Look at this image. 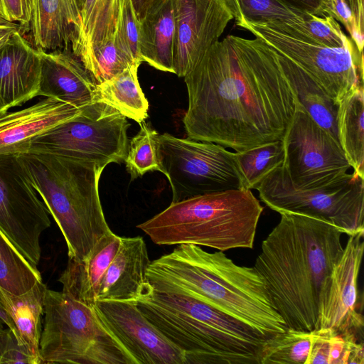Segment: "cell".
<instances>
[{"mask_svg":"<svg viewBox=\"0 0 364 364\" xmlns=\"http://www.w3.org/2000/svg\"><path fill=\"white\" fill-rule=\"evenodd\" d=\"M184 81L188 138L236 151L282 140L299 103L275 50L258 38L218 40Z\"/></svg>","mask_w":364,"mask_h":364,"instance_id":"1","label":"cell"},{"mask_svg":"<svg viewBox=\"0 0 364 364\" xmlns=\"http://www.w3.org/2000/svg\"><path fill=\"white\" fill-rule=\"evenodd\" d=\"M280 215L253 267L287 328L311 331L316 327L321 288L343 250L344 233L315 218Z\"/></svg>","mask_w":364,"mask_h":364,"instance_id":"2","label":"cell"},{"mask_svg":"<svg viewBox=\"0 0 364 364\" xmlns=\"http://www.w3.org/2000/svg\"><path fill=\"white\" fill-rule=\"evenodd\" d=\"M146 278L154 290L203 301L245 324L264 340L287 328L255 269L237 265L222 251L178 245L150 262Z\"/></svg>","mask_w":364,"mask_h":364,"instance_id":"3","label":"cell"},{"mask_svg":"<svg viewBox=\"0 0 364 364\" xmlns=\"http://www.w3.org/2000/svg\"><path fill=\"white\" fill-rule=\"evenodd\" d=\"M146 318L184 354V364H259L264 341L252 328L191 296L151 286L137 301Z\"/></svg>","mask_w":364,"mask_h":364,"instance_id":"4","label":"cell"},{"mask_svg":"<svg viewBox=\"0 0 364 364\" xmlns=\"http://www.w3.org/2000/svg\"><path fill=\"white\" fill-rule=\"evenodd\" d=\"M18 157L65 238L68 259L86 258L98 241L112 232L99 195L106 165L41 151Z\"/></svg>","mask_w":364,"mask_h":364,"instance_id":"5","label":"cell"},{"mask_svg":"<svg viewBox=\"0 0 364 364\" xmlns=\"http://www.w3.org/2000/svg\"><path fill=\"white\" fill-rule=\"evenodd\" d=\"M263 209L251 190L218 191L171 202L137 228L160 245L251 249Z\"/></svg>","mask_w":364,"mask_h":364,"instance_id":"6","label":"cell"},{"mask_svg":"<svg viewBox=\"0 0 364 364\" xmlns=\"http://www.w3.org/2000/svg\"><path fill=\"white\" fill-rule=\"evenodd\" d=\"M39 352L42 364H136L93 308L47 289Z\"/></svg>","mask_w":364,"mask_h":364,"instance_id":"7","label":"cell"},{"mask_svg":"<svg viewBox=\"0 0 364 364\" xmlns=\"http://www.w3.org/2000/svg\"><path fill=\"white\" fill-rule=\"evenodd\" d=\"M256 189L260 200L279 214L315 218L348 235L364 232V178L355 171L323 186L300 188L282 165L265 176Z\"/></svg>","mask_w":364,"mask_h":364,"instance_id":"8","label":"cell"},{"mask_svg":"<svg viewBox=\"0 0 364 364\" xmlns=\"http://www.w3.org/2000/svg\"><path fill=\"white\" fill-rule=\"evenodd\" d=\"M159 171L168 178L172 203L198 195L245 189L235 152L221 145L158 134Z\"/></svg>","mask_w":364,"mask_h":364,"instance_id":"9","label":"cell"},{"mask_svg":"<svg viewBox=\"0 0 364 364\" xmlns=\"http://www.w3.org/2000/svg\"><path fill=\"white\" fill-rule=\"evenodd\" d=\"M80 112L35 136L28 151L48 152L107 165L127 154V117L113 107L93 102Z\"/></svg>","mask_w":364,"mask_h":364,"instance_id":"10","label":"cell"},{"mask_svg":"<svg viewBox=\"0 0 364 364\" xmlns=\"http://www.w3.org/2000/svg\"><path fill=\"white\" fill-rule=\"evenodd\" d=\"M237 26L250 31L285 55L308 72L337 104L352 89L363 86V53L352 41L341 48H330L304 41L262 23L244 19Z\"/></svg>","mask_w":364,"mask_h":364,"instance_id":"11","label":"cell"},{"mask_svg":"<svg viewBox=\"0 0 364 364\" xmlns=\"http://www.w3.org/2000/svg\"><path fill=\"white\" fill-rule=\"evenodd\" d=\"M38 194L18 154H1L0 228L35 267L41 257V235L50 225Z\"/></svg>","mask_w":364,"mask_h":364,"instance_id":"12","label":"cell"},{"mask_svg":"<svg viewBox=\"0 0 364 364\" xmlns=\"http://www.w3.org/2000/svg\"><path fill=\"white\" fill-rule=\"evenodd\" d=\"M282 141V165L298 188L327 185L352 168L339 142L310 117L300 102Z\"/></svg>","mask_w":364,"mask_h":364,"instance_id":"13","label":"cell"},{"mask_svg":"<svg viewBox=\"0 0 364 364\" xmlns=\"http://www.w3.org/2000/svg\"><path fill=\"white\" fill-rule=\"evenodd\" d=\"M364 232L349 235L343 250L325 278L319 293L317 328L353 333L363 339L358 279L364 251ZM314 329V330H315Z\"/></svg>","mask_w":364,"mask_h":364,"instance_id":"14","label":"cell"},{"mask_svg":"<svg viewBox=\"0 0 364 364\" xmlns=\"http://www.w3.org/2000/svg\"><path fill=\"white\" fill-rule=\"evenodd\" d=\"M173 73L184 77L234 17L224 0H173Z\"/></svg>","mask_w":364,"mask_h":364,"instance_id":"15","label":"cell"},{"mask_svg":"<svg viewBox=\"0 0 364 364\" xmlns=\"http://www.w3.org/2000/svg\"><path fill=\"white\" fill-rule=\"evenodd\" d=\"M93 309L136 364H184L183 352L146 318L136 302L97 301Z\"/></svg>","mask_w":364,"mask_h":364,"instance_id":"16","label":"cell"},{"mask_svg":"<svg viewBox=\"0 0 364 364\" xmlns=\"http://www.w3.org/2000/svg\"><path fill=\"white\" fill-rule=\"evenodd\" d=\"M41 50L16 32L0 48V102L9 109L38 96Z\"/></svg>","mask_w":364,"mask_h":364,"instance_id":"17","label":"cell"},{"mask_svg":"<svg viewBox=\"0 0 364 364\" xmlns=\"http://www.w3.org/2000/svg\"><path fill=\"white\" fill-rule=\"evenodd\" d=\"M80 112V109L53 97L6 112L0 115V155L27 152L35 136Z\"/></svg>","mask_w":364,"mask_h":364,"instance_id":"18","label":"cell"},{"mask_svg":"<svg viewBox=\"0 0 364 364\" xmlns=\"http://www.w3.org/2000/svg\"><path fill=\"white\" fill-rule=\"evenodd\" d=\"M150 262L142 237H121L119 248L102 279L95 301L136 303L150 287L146 278Z\"/></svg>","mask_w":364,"mask_h":364,"instance_id":"19","label":"cell"},{"mask_svg":"<svg viewBox=\"0 0 364 364\" xmlns=\"http://www.w3.org/2000/svg\"><path fill=\"white\" fill-rule=\"evenodd\" d=\"M68 50H40L38 96L53 97L80 109L94 102L97 84L80 59Z\"/></svg>","mask_w":364,"mask_h":364,"instance_id":"20","label":"cell"},{"mask_svg":"<svg viewBox=\"0 0 364 364\" xmlns=\"http://www.w3.org/2000/svg\"><path fill=\"white\" fill-rule=\"evenodd\" d=\"M121 237L111 232L98 241L86 258L68 259L58 279L63 291L93 308L100 284L119 248Z\"/></svg>","mask_w":364,"mask_h":364,"instance_id":"21","label":"cell"},{"mask_svg":"<svg viewBox=\"0 0 364 364\" xmlns=\"http://www.w3.org/2000/svg\"><path fill=\"white\" fill-rule=\"evenodd\" d=\"M46 289L42 281L20 295L11 294L0 287V321L12 331L18 343L30 351L38 364H42L39 343Z\"/></svg>","mask_w":364,"mask_h":364,"instance_id":"22","label":"cell"},{"mask_svg":"<svg viewBox=\"0 0 364 364\" xmlns=\"http://www.w3.org/2000/svg\"><path fill=\"white\" fill-rule=\"evenodd\" d=\"M80 23L76 0H33L29 29L36 48L68 50Z\"/></svg>","mask_w":364,"mask_h":364,"instance_id":"23","label":"cell"},{"mask_svg":"<svg viewBox=\"0 0 364 364\" xmlns=\"http://www.w3.org/2000/svg\"><path fill=\"white\" fill-rule=\"evenodd\" d=\"M139 23V52L142 62L161 71L173 73V0H153Z\"/></svg>","mask_w":364,"mask_h":364,"instance_id":"24","label":"cell"},{"mask_svg":"<svg viewBox=\"0 0 364 364\" xmlns=\"http://www.w3.org/2000/svg\"><path fill=\"white\" fill-rule=\"evenodd\" d=\"M275 51L301 105L319 126L339 142L336 120L338 104L308 72L285 55Z\"/></svg>","mask_w":364,"mask_h":364,"instance_id":"25","label":"cell"},{"mask_svg":"<svg viewBox=\"0 0 364 364\" xmlns=\"http://www.w3.org/2000/svg\"><path fill=\"white\" fill-rule=\"evenodd\" d=\"M78 9L80 23L71 50L87 70L95 50L114 33L119 0H84Z\"/></svg>","mask_w":364,"mask_h":364,"instance_id":"26","label":"cell"},{"mask_svg":"<svg viewBox=\"0 0 364 364\" xmlns=\"http://www.w3.org/2000/svg\"><path fill=\"white\" fill-rule=\"evenodd\" d=\"M364 88L357 86L338 104L337 130L340 145L346 158L360 177L364 178Z\"/></svg>","mask_w":364,"mask_h":364,"instance_id":"27","label":"cell"},{"mask_svg":"<svg viewBox=\"0 0 364 364\" xmlns=\"http://www.w3.org/2000/svg\"><path fill=\"white\" fill-rule=\"evenodd\" d=\"M135 62L111 79L97 84L94 102L106 103L139 124L148 117L149 103L138 80Z\"/></svg>","mask_w":364,"mask_h":364,"instance_id":"28","label":"cell"},{"mask_svg":"<svg viewBox=\"0 0 364 364\" xmlns=\"http://www.w3.org/2000/svg\"><path fill=\"white\" fill-rule=\"evenodd\" d=\"M234 19L256 23L296 26L315 16L295 9L282 0H224Z\"/></svg>","mask_w":364,"mask_h":364,"instance_id":"29","label":"cell"},{"mask_svg":"<svg viewBox=\"0 0 364 364\" xmlns=\"http://www.w3.org/2000/svg\"><path fill=\"white\" fill-rule=\"evenodd\" d=\"M40 281L38 268L27 261L0 228V287L20 295Z\"/></svg>","mask_w":364,"mask_h":364,"instance_id":"30","label":"cell"},{"mask_svg":"<svg viewBox=\"0 0 364 364\" xmlns=\"http://www.w3.org/2000/svg\"><path fill=\"white\" fill-rule=\"evenodd\" d=\"M245 189H256L271 171L284 161L282 140H277L235 152Z\"/></svg>","mask_w":364,"mask_h":364,"instance_id":"31","label":"cell"},{"mask_svg":"<svg viewBox=\"0 0 364 364\" xmlns=\"http://www.w3.org/2000/svg\"><path fill=\"white\" fill-rule=\"evenodd\" d=\"M311 341V331L287 328L262 342L259 364H305Z\"/></svg>","mask_w":364,"mask_h":364,"instance_id":"32","label":"cell"},{"mask_svg":"<svg viewBox=\"0 0 364 364\" xmlns=\"http://www.w3.org/2000/svg\"><path fill=\"white\" fill-rule=\"evenodd\" d=\"M140 131L129 142L124 159L131 179L142 176L148 171L160 170L156 156L159 133L146 124H140Z\"/></svg>","mask_w":364,"mask_h":364,"instance_id":"33","label":"cell"},{"mask_svg":"<svg viewBox=\"0 0 364 364\" xmlns=\"http://www.w3.org/2000/svg\"><path fill=\"white\" fill-rule=\"evenodd\" d=\"M134 63L119 47L114 33L95 50L87 71L95 82L100 84Z\"/></svg>","mask_w":364,"mask_h":364,"instance_id":"34","label":"cell"},{"mask_svg":"<svg viewBox=\"0 0 364 364\" xmlns=\"http://www.w3.org/2000/svg\"><path fill=\"white\" fill-rule=\"evenodd\" d=\"M139 24L132 0H119L114 30L116 41L133 62L142 63L139 52Z\"/></svg>","mask_w":364,"mask_h":364,"instance_id":"35","label":"cell"},{"mask_svg":"<svg viewBox=\"0 0 364 364\" xmlns=\"http://www.w3.org/2000/svg\"><path fill=\"white\" fill-rule=\"evenodd\" d=\"M329 15L348 31L360 53L364 46V0H329Z\"/></svg>","mask_w":364,"mask_h":364,"instance_id":"36","label":"cell"},{"mask_svg":"<svg viewBox=\"0 0 364 364\" xmlns=\"http://www.w3.org/2000/svg\"><path fill=\"white\" fill-rule=\"evenodd\" d=\"M38 364L37 360L24 346H21L9 328L0 338V364Z\"/></svg>","mask_w":364,"mask_h":364,"instance_id":"37","label":"cell"},{"mask_svg":"<svg viewBox=\"0 0 364 364\" xmlns=\"http://www.w3.org/2000/svg\"><path fill=\"white\" fill-rule=\"evenodd\" d=\"M33 0H0V17L20 25L21 31H28Z\"/></svg>","mask_w":364,"mask_h":364,"instance_id":"38","label":"cell"},{"mask_svg":"<svg viewBox=\"0 0 364 364\" xmlns=\"http://www.w3.org/2000/svg\"><path fill=\"white\" fill-rule=\"evenodd\" d=\"M311 333L310 350L305 364H328L331 330L317 328Z\"/></svg>","mask_w":364,"mask_h":364,"instance_id":"39","label":"cell"},{"mask_svg":"<svg viewBox=\"0 0 364 364\" xmlns=\"http://www.w3.org/2000/svg\"><path fill=\"white\" fill-rule=\"evenodd\" d=\"M306 13L324 17L329 15V0H282Z\"/></svg>","mask_w":364,"mask_h":364,"instance_id":"40","label":"cell"},{"mask_svg":"<svg viewBox=\"0 0 364 364\" xmlns=\"http://www.w3.org/2000/svg\"><path fill=\"white\" fill-rule=\"evenodd\" d=\"M18 31L21 32L19 24L6 21L0 17V48Z\"/></svg>","mask_w":364,"mask_h":364,"instance_id":"41","label":"cell"},{"mask_svg":"<svg viewBox=\"0 0 364 364\" xmlns=\"http://www.w3.org/2000/svg\"><path fill=\"white\" fill-rule=\"evenodd\" d=\"M152 1L153 0H132L136 15L139 22L143 18L147 8Z\"/></svg>","mask_w":364,"mask_h":364,"instance_id":"42","label":"cell"},{"mask_svg":"<svg viewBox=\"0 0 364 364\" xmlns=\"http://www.w3.org/2000/svg\"><path fill=\"white\" fill-rule=\"evenodd\" d=\"M4 330H5V328H4L3 323L0 321V338H1V335L3 334Z\"/></svg>","mask_w":364,"mask_h":364,"instance_id":"43","label":"cell"},{"mask_svg":"<svg viewBox=\"0 0 364 364\" xmlns=\"http://www.w3.org/2000/svg\"><path fill=\"white\" fill-rule=\"evenodd\" d=\"M6 112H8V111H6V110L3 107V106L1 105V102H0V115H1V114H3L6 113Z\"/></svg>","mask_w":364,"mask_h":364,"instance_id":"44","label":"cell"},{"mask_svg":"<svg viewBox=\"0 0 364 364\" xmlns=\"http://www.w3.org/2000/svg\"><path fill=\"white\" fill-rule=\"evenodd\" d=\"M84 0H76V2H77V6L79 7V6L83 2Z\"/></svg>","mask_w":364,"mask_h":364,"instance_id":"45","label":"cell"}]
</instances>
